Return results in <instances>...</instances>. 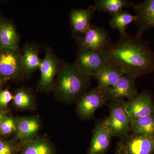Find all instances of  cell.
Here are the masks:
<instances>
[{
	"mask_svg": "<svg viewBox=\"0 0 154 154\" xmlns=\"http://www.w3.org/2000/svg\"><path fill=\"white\" fill-rule=\"evenodd\" d=\"M78 101L77 113L80 118L87 120L94 118L96 110L106 105L108 100L97 87L86 91Z\"/></svg>",
	"mask_w": 154,
	"mask_h": 154,
	"instance_id": "cell-8",
	"label": "cell"
},
{
	"mask_svg": "<svg viewBox=\"0 0 154 154\" xmlns=\"http://www.w3.org/2000/svg\"><path fill=\"white\" fill-rule=\"evenodd\" d=\"M123 99L110 101L109 116L105 119V124L112 137L125 136L130 131V119L125 107Z\"/></svg>",
	"mask_w": 154,
	"mask_h": 154,
	"instance_id": "cell-3",
	"label": "cell"
},
{
	"mask_svg": "<svg viewBox=\"0 0 154 154\" xmlns=\"http://www.w3.org/2000/svg\"><path fill=\"white\" fill-rule=\"evenodd\" d=\"M137 17L138 30L136 34L142 36L146 31L154 28V0H145L133 7Z\"/></svg>",
	"mask_w": 154,
	"mask_h": 154,
	"instance_id": "cell-12",
	"label": "cell"
},
{
	"mask_svg": "<svg viewBox=\"0 0 154 154\" xmlns=\"http://www.w3.org/2000/svg\"><path fill=\"white\" fill-rule=\"evenodd\" d=\"M134 5L133 1L128 0H96L93 6L96 11L113 16L123 9L133 8Z\"/></svg>",
	"mask_w": 154,
	"mask_h": 154,
	"instance_id": "cell-17",
	"label": "cell"
},
{
	"mask_svg": "<svg viewBox=\"0 0 154 154\" xmlns=\"http://www.w3.org/2000/svg\"><path fill=\"white\" fill-rule=\"evenodd\" d=\"M19 154H56V151L48 140L36 137L23 145Z\"/></svg>",
	"mask_w": 154,
	"mask_h": 154,
	"instance_id": "cell-18",
	"label": "cell"
},
{
	"mask_svg": "<svg viewBox=\"0 0 154 154\" xmlns=\"http://www.w3.org/2000/svg\"><path fill=\"white\" fill-rule=\"evenodd\" d=\"M137 19L136 15L131 14L129 11L123 10L112 16L109 24L111 28L118 30L120 36H122L127 33L126 30L128 25L136 22Z\"/></svg>",
	"mask_w": 154,
	"mask_h": 154,
	"instance_id": "cell-21",
	"label": "cell"
},
{
	"mask_svg": "<svg viewBox=\"0 0 154 154\" xmlns=\"http://www.w3.org/2000/svg\"><path fill=\"white\" fill-rule=\"evenodd\" d=\"M93 5L85 9H72L69 14V21L73 32L80 35L88 30L91 21L96 12Z\"/></svg>",
	"mask_w": 154,
	"mask_h": 154,
	"instance_id": "cell-15",
	"label": "cell"
},
{
	"mask_svg": "<svg viewBox=\"0 0 154 154\" xmlns=\"http://www.w3.org/2000/svg\"><path fill=\"white\" fill-rule=\"evenodd\" d=\"M24 72L27 75L39 69L41 60L38 55V49L34 45H29L25 48L22 55Z\"/></svg>",
	"mask_w": 154,
	"mask_h": 154,
	"instance_id": "cell-22",
	"label": "cell"
},
{
	"mask_svg": "<svg viewBox=\"0 0 154 154\" xmlns=\"http://www.w3.org/2000/svg\"><path fill=\"white\" fill-rule=\"evenodd\" d=\"M16 131L14 139L22 145L25 144L36 137L40 124L35 116H18L15 118Z\"/></svg>",
	"mask_w": 154,
	"mask_h": 154,
	"instance_id": "cell-10",
	"label": "cell"
},
{
	"mask_svg": "<svg viewBox=\"0 0 154 154\" xmlns=\"http://www.w3.org/2000/svg\"><path fill=\"white\" fill-rule=\"evenodd\" d=\"M6 112V111H4V110L0 109V125H1V122L2 121L3 119L8 115ZM0 138H2L1 134H0Z\"/></svg>",
	"mask_w": 154,
	"mask_h": 154,
	"instance_id": "cell-27",
	"label": "cell"
},
{
	"mask_svg": "<svg viewBox=\"0 0 154 154\" xmlns=\"http://www.w3.org/2000/svg\"><path fill=\"white\" fill-rule=\"evenodd\" d=\"M18 35L13 25L8 22H2L0 25V48H18Z\"/></svg>",
	"mask_w": 154,
	"mask_h": 154,
	"instance_id": "cell-20",
	"label": "cell"
},
{
	"mask_svg": "<svg viewBox=\"0 0 154 154\" xmlns=\"http://www.w3.org/2000/svg\"><path fill=\"white\" fill-rule=\"evenodd\" d=\"M16 131L15 118L7 115L3 119L0 125V134L1 137L10 135L15 133Z\"/></svg>",
	"mask_w": 154,
	"mask_h": 154,
	"instance_id": "cell-25",
	"label": "cell"
},
{
	"mask_svg": "<svg viewBox=\"0 0 154 154\" xmlns=\"http://www.w3.org/2000/svg\"><path fill=\"white\" fill-rule=\"evenodd\" d=\"M125 110L130 120L154 114L152 96L149 91H143L125 102Z\"/></svg>",
	"mask_w": 154,
	"mask_h": 154,
	"instance_id": "cell-9",
	"label": "cell"
},
{
	"mask_svg": "<svg viewBox=\"0 0 154 154\" xmlns=\"http://www.w3.org/2000/svg\"><path fill=\"white\" fill-rule=\"evenodd\" d=\"M23 145L13 139L0 138V154H19Z\"/></svg>",
	"mask_w": 154,
	"mask_h": 154,
	"instance_id": "cell-24",
	"label": "cell"
},
{
	"mask_svg": "<svg viewBox=\"0 0 154 154\" xmlns=\"http://www.w3.org/2000/svg\"><path fill=\"white\" fill-rule=\"evenodd\" d=\"M130 129L134 134L154 137V114L131 120Z\"/></svg>",
	"mask_w": 154,
	"mask_h": 154,
	"instance_id": "cell-19",
	"label": "cell"
},
{
	"mask_svg": "<svg viewBox=\"0 0 154 154\" xmlns=\"http://www.w3.org/2000/svg\"><path fill=\"white\" fill-rule=\"evenodd\" d=\"M79 48L103 51L113 42L107 30L103 27L92 25L85 33L77 37Z\"/></svg>",
	"mask_w": 154,
	"mask_h": 154,
	"instance_id": "cell-7",
	"label": "cell"
},
{
	"mask_svg": "<svg viewBox=\"0 0 154 154\" xmlns=\"http://www.w3.org/2000/svg\"><path fill=\"white\" fill-rule=\"evenodd\" d=\"M13 99L14 95L9 90L6 89L0 91V109L6 111L9 103Z\"/></svg>",
	"mask_w": 154,
	"mask_h": 154,
	"instance_id": "cell-26",
	"label": "cell"
},
{
	"mask_svg": "<svg viewBox=\"0 0 154 154\" xmlns=\"http://www.w3.org/2000/svg\"><path fill=\"white\" fill-rule=\"evenodd\" d=\"M125 75L119 67L109 64L93 77L98 82V89L104 94Z\"/></svg>",
	"mask_w": 154,
	"mask_h": 154,
	"instance_id": "cell-16",
	"label": "cell"
},
{
	"mask_svg": "<svg viewBox=\"0 0 154 154\" xmlns=\"http://www.w3.org/2000/svg\"><path fill=\"white\" fill-rule=\"evenodd\" d=\"M2 22H1V19H0V25H1V24H2Z\"/></svg>",
	"mask_w": 154,
	"mask_h": 154,
	"instance_id": "cell-29",
	"label": "cell"
},
{
	"mask_svg": "<svg viewBox=\"0 0 154 154\" xmlns=\"http://www.w3.org/2000/svg\"><path fill=\"white\" fill-rule=\"evenodd\" d=\"M2 80L0 79V91H1V87H2Z\"/></svg>",
	"mask_w": 154,
	"mask_h": 154,
	"instance_id": "cell-28",
	"label": "cell"
},
{
	"mask_svg": "<svg viewBox=\"0 0 154 154\" xmlns=\"http://www.w3.org/2000/svg\"><path fill=\"white\" fill-rule=\"evenodd\" d=\"M91 82V77L80 71L74 64H64L59 70L56 96L64 103H73L87 91Z\"/></svg>",
	"mask_w": 154,
	"mask_h": 154,
	"instance_id": "cell-2",
	"label": "cell"
},
{
	"mask_svg": "<svg viewBox=\"0 0 154 154\" xmlns=\"http://www.w3.org/2000/svg\"><path fill=\"white\" fill-rule=\"evenodd\" d=\"M23 73L22 55L19 48H0V79L2 82L20 78Z\"/></svg>",
	"mask_w": 154,
	"mask_h": 154,
	"instance_id": "cell-5",
	"label": "cell"
},
{
	"mask_svg": "<svg viewBox=\"0 0 154 154\" xmlns=\"http://www.w3.org/2000/svg\"><path fill=\"white\" fill-rule=\"evenodd\" d=\"M112 137L105 119L98 122L94 128L87 154H105L110 147Z\"/></svg>",
	"mask_w": 154,
	"mask_h": 154,
	"instance_id": "cell-14",
	"label": "cell"
},
{
	"mask_svg": "<svg viewBox=\"0 0 154 154\" xmlns=\"http://www.w3.org/2000/svg\"><path fill=\"white\" fill-rule=\"evenodd\" d=\"M109 64L136 78L154 72V52L142 36L126 33L104 51Z\"/></svg>",
	"mask_w": 154,
	"mask_h": 154,
	"instance_id": "cell-1",
	"label": "cell"
},
{
	"mask_svg": "<svg viewBox=\"0 0 154 154\" xmlns=\"http://www.w3.org/2000/svg\"><path fill=\"white\" fill-rule=\"evenodd\" d=\"M57 67V59L50 50L47 49L39 68L41 74L39 88L41 91L47 92L52 88Z\"/></svg>",
	"mask_w": 154,
	"mask_h": 154,
	"instance_id": "cell-13",
	"label": "cell"
},
{
	"mask_svg": "<svg viewBox=\"0 0 154 154\" xmlns=\"http://www.w3.org/2000/svg\"><path fill=\"white\" fill-rule=\"evenodd\" d=\"M79 70L90 77H94L109 63L103 51L79 48L74 63Z\"/></svg>",
	"mask_w": 154,
	"mask_h": 154,
	"instance_id": "cell-4",
	"label": "cell"
},
{
	"mask_svg": "<svg viewBox=\"0 0 154 154\" xmlns=\"http://www.w3.org/2000/svg\"><path fill=\"white\" fill-rule=\"evenodd\" d=\"M135 79L125 75L106 91L104 94L106 98L110 101L124 98L130 100L134 98L138 94Z\"/></svg>",
	"mask_w": 154,
	"mask_h": 154,
	"instance_id": "cell-11",
	"label": "cell"
},
{
	"mask_svg": "<svg viewBox=\"0 0 154 154\" xmlns=\"http://www.w3.org/2000/svg\"><path fill=\"white\" fill-rule=\"evenodd\" d=\"M115 154H154V137L128 134L117 143Z\"/></svg>",
	"mask_w": 154,
	"mask_h": 154,
	"instance_id": "cell-6",
	"label": "cell"
},
{
	"mask_svg": "<svg viewBox=\"0 0 154 154\" xmlns=\"http://www.w3.org/2000/svg\"><path fill=\"white\" fill-rule=\"evenodd\" d=\"M13 103L15 107L23 110H33L35 103L33 95L30 91L25 89H20L16 91L14 95Z\"/></svg>",
	"mask_w": 154,
	"mask_h": 154,
	"instance_id": "cell-23",
	"label": "cell"
}]
</instances>
